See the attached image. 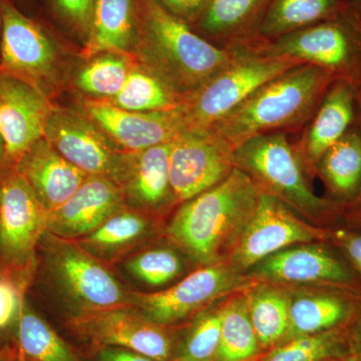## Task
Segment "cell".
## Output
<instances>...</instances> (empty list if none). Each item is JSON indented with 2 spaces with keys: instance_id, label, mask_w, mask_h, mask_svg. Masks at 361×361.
<instances>
[{
  "instance_id": "cell-1",
  "label": "cell",
  "mask_w": 361,
  "mask_h": 361,
  "mask_svg": "<svg viewBox=\"0 0 361 361\" xmlns=\"http://www.w3.org/2000/svg\"><path fill=\"white\" fill-rule=\"evenodd\" d=\"M137 61L184 102L231 65L237 47L211 44L158 0H137Z\"/></svg>"
},
{
  "instance_id": "cell-2",
  "label": "cell",
  "mask_w": 361,
  "mask_h": 361,
  "mask_svg": "<svg viewBox=\"0 0 361 361\" xmlns=\"http://www.w3.org/2000/svg\"><path fill=\"white\" fill-rule=\"evenodd\" d=\"M261 189L235 167L219 184L183 203L169 234L201 264H214L233 251L257 207Z\"/></svg>"
},
{
  "instance_id": "cell-3",
  "label": "cell",
  "mask_w": 361,
  "mask_h": 361,
  "mask_svg": "<svg viewBox=\"0 0 361 361\" xmlns=\"http://www.w3.org/2000/svg\"><path fill=\"white\" fill-rule=\"evenodd\" d=\"M334 78L318 66L300 63L262 85L211 129L236 148L256 135L295 125L314 110Z\"/></svg>"
},
{
  "instance_id": "cell-4",
  "label": "cell",
  "mask_w": 361,
  "mask_h": 361,
  "mask_svg": "<svg viewBox=\"0 0 361 361\" xmlns=\"http://www.w3.org/2000/svg\"><path fill=\"white\" fill-rule=\"evenodd\" d=\"M265 56L295 59L348 80L360 73L361 18L349 6L315 25L267 42L247 44Z\"/></svg>"
},
{
  "instance_id": "cell-5",
  "label": "cell",
  "mask_w": 361,
  "mask_h": 361,
  "mask_svg": "<svg viewBox=\"0 0 361 361\" xmlns=\"http://www.w3.org/2000/svg\"><path fill=\"white\" fill-rule=\"evenodd\" d=\"M235 47L231 65L180 104L186 130L211 129L262 85L302 63L258 54L248 44Z\"/></svg>"
},
{
  "instance_id": "cell-6",
  "label": "cell",
  "mask_w": 361,
  "mask_h": 361,
  "mask_svg": "<svg viewBox=\"0 0 361 361\" xmlns=\"http://www.w3.org/2000/svg\"><path fill=\"white\" fill-rule=\"evenodd\" d=\"M235 167L250 176L259 188L290 208L314 216L327 210L304 178L300 163L286 135L267 133L256 135L234 148Z\"/></svg>"
},
{
  "instance_id": "cell-7",
  "label": "cell",
  "mask_w": 361,
  "mask_h": 361,
  "mask_svg": "<svg viewBox=\"0 0 361 361\" xmlns=\"http://www.w3.org/2000/svg\"><path fill=\"white\" fill-rule=\"evenodd\" d=\"M44 139L85 174L122 184L130 153L116 146L84 113L54 108Z\"/></svg>"
},
{
  "instance_id": "cell-8",
  "label": "cell",
  "mask_w": 361,
  "mask_h": 361,
  "mask_svg": "<svg viewBox=\"0 0 361 361\" xmlns=\"http://www.w3.org/2000/svg\"><path fill=\"white\" fill-rule=\"evenodd\" d=\"M234 148L212 129L184 130L171 142L170 182L174 200L186 202L231 174Z\"/></svg>"
},
{
  "instance_id": "cell-9",
  "label": "cell",
  "mask_w": 361,
  "mask_h": 361,
  "mask_svg": "<svg viewBox=\"0 0 361 361\" xmlns=\"http://www.w3.org/2000/svg\"><path fill=\"white\" fill-rule=\"evenodd\" d=\"M71 326L99 348L130 349L155 360L173 361L174 338L166 326L128 306L82 310L71 319Z\"/></svg>"
},
{
  "instance_id": "cell-10",
  "label": "cell",
  "mask_w": 361,
  "mask_h": 361,
  "mask_svg": "<svg viewBox=\"0 0 361 361\" xmlns=\"http://www.w3.org/2000/svg\"><path fill=\"white\" fill-rule=\"evenodd\" d=\"M290 207L261 190L255 212L231 253V265L240 272L272 254L298 243L324 238L322 230L299 219Z\"/></svg>"
},
{
  "instance_id": "cell-11",
  "label": "cell",
  "mask_w": 361,
  "mask_h": 361,
  "mask_svg": "<svg viewBox=\"0 0 361 361\" xmlns=\"http://www.w3.org/2000/svg\"><path fill=\"white\" fill-rule=\"evenodd\" d=\"M246 284L241 272L232 265H207L167 290L134 294L132 304L151 322L168 326Z\"/></svg>"
},
{
  "instance_id": "cell-12",
  "label": "cell",
  "mask_w": 361,
  "mask_h": 361,
  "mask_svg": "<svg viewBox=\"0 0 361 361\" xmlns=\"http://www.w3.org/2000/svg\"><path fill=\"white\" fill-rule=\"evenodd\" d=\"M84 114L128 153L172 141L186 130L179 108L171 111H134L101 99H85Z\"/></svg>"
},
{
  "instance_id": "cell-13",
  "label": "cell",
  "mask_w": 361,
  "mask_h": 361,
  "mask_svg": "<svg viewBox=\"0 0 361 361\" xmlns=\"http://www.w3.org/2000/svg\"><path fill=\"white\" fill-rule=\"evenodd\" d=\"M1 18L0 54L7 73L37 87L54 82L58 54L44 30L11 4L2 6Z\"/></svg>"
},
{
  "instance_id": "cell-14",
  "label": "cell",
  "mask_w": 361,
  "mask_h": 361,
  "mask_svg": "<svg viewBox=\"0 0 361 361\" xmlns=\"http://www.w3.org/2000/svg\"><path fill=\"white\" fill-rule=\"evenodd\" d=\"M54 106L44 92L13 75H0V135L11 159H23L44 137Z\"/></svg>"
},
{
  "instance_id": "cell-15",
  "label": "cell",
  "mask_w": 361,
  "mask_h": 361,
  "mask_svg": "<svg viewBox=\"0 0 361 361\" xmlns=\"http://www.w3.org/2000/svg\"><path fill=\"white\" fill-rule=\"evenodd\" d=\"M51 266L66 290L82 304V310L129 306L132 297L110 271L84 251L68 244L54 247Z\"/></svg>"
},
{
  "instance_id": "cell-16",
  "label": "cell",
  "mask_w": 361,
  "mask_h": 361,
  "mask_svg": "<svg viewBox=\"0 0 361 361\" xmlns=\"http://www.w3.org/2000/svg\"><path fill=\"white\" fill-rule=\"evenodd\" d=\"M47 224V211L23 176L0 187V249L13 258L30 255Z\"/></svg>"
},
{
  "instance_id": "cell-17",
  "label": "cell",
  "mask_w": 361,
  "mask_h": 361,
  "mask_svg": "<svg viewBox=\"0 0 361 361\" xmlns=\"http://www.w3.org/2000/svg\"><path fill=\"white\" fill-rule=\"evenodd\" d=\"M254 277L278 283L348 286L355 281L348 266L319 245L290 246L251 268Z\"/></svg>"
},
{
  "instance_id": "cell-18",
  "label": "cell",
  "mask_w": 361,
  "mask_h": 361,
  "mask_svg": "<svg viewBox=\"0 0 361 361\" xmlns=\"http://www.w3.org/2000/svg\"><path fill=\"white\" fill-rule=\"evenodd\" d=\"M122 187L109 178L89 176L75 194L47 213V227L61 237L90 234L122 208Z\"/></svg>"
},
{
  "instance_id": "cell-19",
  "label": "cell",
  "mask_w": 361,
  "mask_h": 361,
  "mask_svg": "<svg viewBox=\"0 0 361 361\" xmlns=\"http://www.w3.org/2000/svg\"><path fill=\"white\" fill-rule=\"evenodd\" d=\"M21 161L23 177L47 213L65 204L89 177L63 158L44 137L25 154Z\"/></svg>"
},
{
  "instance_id": "cell-20",
  "label": "cell",
  "mask_w": 361,
  "mask_h": 361,
  "mask_svg": "<svg viewBox=\"0 0 361 361\" xmlns=\"http://www.w3.org/2000/svg\"><path fill=\"white\" fill-rule=\"evenodd\" d=\"M82 56L103 52L133 54L137 40L135 0H96Z\"/></svg>"
},
{
  "instance_id": "cell-21",
  "label": "cell",
  "mask_w": 361,
  "mask_h": 361,
  "mask_svg": "<svg viewBox=\"0 0 361 361\" xmlns=\"http://www.w3.org/2000/svg\"><path fill=\"white\" fill-rule=\"evenodd\" d=\"M171 142L130 153L121 187L135 205L159 208L174 200L170 182Z\"/></svg>"
},
{
  "instance_id": "cell-22",
  "label": "cell",
  "mask_w": 361,
  "mask_h": 361,
  "mask_svg": "<svg viewBox=\"0 0 361 361\" xmlns=\"http://www.w3.org/2000/svg\"><path fill=\"white\" fill-rule=\"evenodd\" d=\"M271 0H211L195 21L212 39L235 45L254 42Z\"/></svg>"
},
{
  "instance_id": "cell-23",
  "label": "cell",
  "mask_w": 361,
  "mask_h": 361,
  "mask_svg": "<svg viewBox=\"0 0 361 361\" xmlns=\"http://www.w3.org/2000/svg\"><path fill=\"white\" fill-rule=\"evenodd\" d=\"M324 96L303 142L306 158L315 165L348 132L355 115V87L348 80H338Z\"/></svg>"
},
{
  "instance_id": "cell-24",
  "label": "cell",
  "mask_w": 361,
  "mask_h": 361,
  "mask_svg": "<svg viewBox=\"0 0 361 361\" xmlns=\"http://www.w3.org/2000/svg\"><path fill=\"white\" fill-rule=\"evenodd\" d=\"M353 312V303L339 294H298L290 298L288 329L282 343L296 337L338 329L342 323L348 322Z\"/></svg>"
},
{
  "instance_id": "cell-25",
  "label": "cell",
  "mask_w": 361,
  "mask_h": 361,
  "mask_svg": "<svg viewBox=\"0 0 361 361\" xmlns=\"http://www.w3.org/2000/svg\"><path fill=\"white\" fill-rule=\"evenodd\" d=\"M348 0H271L254 42H267L336 16Z\"/></svg>"
},
{
  "instance_id": "cell-26",
  "label": "cell",
  "mask_w": 361,
  "mask_h": 361,
  "mask_svg": "<svg viewBox=\"0 0 361 361\" xmlns=\"http://www.w3.org/2000/svg\"><path fill=\"white\" fill-rule=\"evenodd\" d=\"M320 175L336 196L351 199L361 190V133L349 130L317 161Z\"/></svg>"
},
{
  "instance_id": "cell-27",
  "label": "cell",
  "mask_w": 361,
  "mask_h": 361,
  "mask_svg": "<svg viewBox=\"0 0 361 361\" xmlns=\"http://www.w3.org/2000/svg\"><path fill=\"white\" fill-rule=\"evenodd\" d=\"M261 348L249 313L248 297L237 296L222 307V326L215 361H253Z\"/></svg>"
},
{
  "instance_id": "cell-28",
  "label": "cell",
  "mask_w": 361,
  "mask_h": 361,
  "mask_svg": "<svg viewBox=\"0 0 361 361\" xmlns=\"http://www.w3.org/2000/svg\"><path fill=\"white\" fill-rule=\"evenodd\" d=\"M106 102L134 111H171L182 104L179 97L139 61H135L121 92Z\"/></svg>"
},
{
  "instance_id": "cell-29",
  "label": "cell",
  "mask_w": 361,
  "mask_h": 361,
  "mask_svg": "<svg viewBox=\"0 0 361 361\" xmlns=\"http://www.w3.org/2000/svg\"><path fill=\"white\" fill-rule=\"evenodd\" d=\"M133 54L103 52L89 59L78 71L75 85L90 99L108 101L116 97L126 84L135 63Z\"/></svg>"
},
{
  "instance_id": "cell-30",
  "label": "cell",
  "mask_w": 361,
  "mask_h": 361,
  "mask_svg": "<svg viewBox=\"0 0 361 361\" xmlns=\"http://www.w3.org/2000/svg\"><path fill=\"white\" fill-rule=\"evenodd\" d=\"M247 297L252 325L261 349L282 343L288 329L289 296L275 287L261 286Z\"/></svg>"
},
{
  "instance_id": "cell-31",
  "label": "cell",
  "mask_w": 361,
  "mask_h": 361,
  "mask_svg": "<svg viewBox=\"0 0 361 361\" xmlns=\"http://www.w3.org/2000/svg\"><path fill=\"white\" fill-rule=\"evenodd\" d=\"M18 341L20 350L33 361H80L47 323L28 310L20 315Z\"/></svg>"
},
{
  "instance_id": "cell-32",
  "label": "cell",
  "mask_w": 361,
  "mask_h": 361,
  "mask_svg": "<svg viewBox=\"0 0 361 361\" xmlns=\"http://www.w3.org/2000/svg\"><path fill=\"white\" fill-rule=\"evenodd\" d=\"M343 345V334L338 327L284 342L262 361H327L341 355Z\"/></svg>"
},
{
  "instance_id": "cell-33",
  "label": "cell",
  "mask_w": 361,
  "mask_h": 361,
  "mask_svg": "<svg viewBox=\"0 0 361 361\" xmlns=\"http://www.w3.org/2000/svg\"><path fill=\"white\" fill-rule=\"evenodd\" d=\"M222 326V307L197 320L174 361H215Z\"/></svg>"
},
{
  "instance_id": "cell-34",
  "label": "cell",
  "mask_w": 361,
  "mask_h": 361,
  "mask_svg": "<svg viewBox=\"0 0 361 361\" xmlns=\"http://www.w3.org/2000/svg\"><path fill=\"white\" fill-rule=\"evenodd\" d=\"M149 224L140 214L118 211L90 233L85 242L99 249H115L141 238Z\"/></svg>"
},
{
  "instance_id": "cell-35",
  "label": "cell",
  "mask_w": 361,
  "mask_h": 361,
  "mask_svg": "<svg viewBox=\"0 0 361 361\" xmlns=\"http://www.w3.org/2000/svg\"><path fill=\"white\" fill-rule=\"evenodd\" d=\"M127 267L145 283L161 286L180 274L182 263L175 252L156 249L144 252L133 258L128 262Z\"/></svg>"
},
{
  "instance_id": "cell-36",
  "label": "cell",
  "mask_w": 361,
  "mask_h": 361,
  "mask_svg": "<svg viewBox=\"0 0 361 361\" xmlns=\"http://www.w3.org/2000/svg\"><path fill=\"white\" fill-rule=\"evenodd\" d=\"M56 4L63 18L87 37L96 0H56Z\"/></svg>"
},
{
  "instance_id": "cell-37",
  "label": "cell",
  "mask_w": 361,
  "mask_h": 361,
  "mask_svg": "<svg viewBox=\"0 0 361 361\" xmlns=\"http://www.w3.org/2000/svg\"><path fill=\"white\" fill-rule=\"evenodd\" d=\"M18 312V292L11 282L0 278V329L9 326Z\"/></svg>"
},
{
  "instance_id": "cell-38",
  "label": "cell",
  "mask_w": 361,
  "mask_h": 361,
  "mask_svg": "<svg viewBox=\"0 0 361 361\" xmlns=\"http://www.w3.org/2000/svg\"><path fill=\"white\" fill-rule=\"evenodd\" d=\"M170 13L186 23H195L211 0H158Z\"/></svg>"
},
{
  "instance_id": "cell-39",
  "label": "cell",
  "mask_w": 361,
  "mask_h": 361,
  "mask_svg": "<svg viewBox=\"0 0 361 361\" xmlns=\"http://www.w3.org/2000/svg\"><path fill=\"white\" fill-rule=\"evenodd\" d=\"M99 361H158L130 349L103 348L99 353Z\"/></svg>"
},
{
  "instance_id": "cell-40",
  "label": "cell",
  "mask_w": 361,
  "mask_h": 361,
  "mask_svg": "<svg viewBox=\"0 0 361 361\" xmlns=\"http://www.w3.org/2000/svg\"><path fill=\"white\" fill-rule=\"evenodd\" d=\"M338 237L349 258L361 273V235L348 234L344 232L339 234Z\"/></svg>"
},
{
  "instance_id": "cell-41",
  "label": "cell",
  "mask_w": 361,
  "mask_h": 361,
  "mask_svg": "<svg viewBox=\"0 0 361 361\" xmlns=\"http://www.w3.org/2000/svg\"><path fill=\"white\" fill-rule=\"evenodd\" d=\"M18 360V353H13L9 349L0 351V361H16Z\"/></svg>"
},
{
  "instance_id": "cell-42",
  "label": "cell",
  "mask_w": 361,
  "mask_h": 361,
  "mask_svg": "<svg viewBox=\"0 0 361 361\" xmlns=\"http://www.w3.org/2000/svg\"><path fill=\"white\" fill-rule=\"evenodd\" d=\"M348 4L361 18V0H348Z\"/></svg>"
},
{
  "instance_id": "cell-43",
  "label": "cell",
  "mask_w": 361,
  "mask_h": 361,
  "mask_svg": "<svg viewBox=\"0 0 361 361\" xmlns=\"http://www.w3.org/2000/svg\"><path fill=\"white\" fill-rule=\"evenodd\" d=\"M356 344H357L358 351H360V361H361V325L357 329V331H356Z\"/></svg>"
},
{
  "instance_id": "cell-44",
  "label": "cell",
  "mask_w": 361,
  "mask_h": 361,
  "mask_svg": "<svg viewBox=\"0 0 361 361\" xmlns=\"http://www.w3.org/2000/svg\"><path fill=\"white\" fill-rule=\"evenodd\" d=\"M16 361H33V360H30V357H27V356H26L25 355V353H23V351L20 350V348H18V360H16Z\"/></svg>"
},
{
  "instance_id": "cell-45",
  "label": "cell",
  "mask_w": 361,
  "mask_h": 361,
  "mask_svg": "<svg viewBox=\"0 0 361 361\" xmlns=\"http://www.w3.org/2000/svg\"><path fill=\"white\" fill-rule=\"evenodd\" d=\"M345 361H360L358 356H349L348 358H346Z\"/></svg>"
},
{
  "instance_id": "cell-46",
  "label": "cell",
  "mask_w": 361,
  "mask_h": 361,
  "mask_svg": "<svg viewBox=\"0 0 361 361\" xmlns=\"http://www.w3.org/2000/svg\"><path fill=\"white\" fill-rule=\"evenodd\" d=\"M2 149H4V141H2L1 135H0V154H1Z\"/></svg>"
},
{
  "instance_id": "cell-47",
  "label": "cell",
  "mask_w": 361,
  "mask_h": 361,
  "mask_svg": "<svg viewBox=\"0 0 361 361\" xmlns=\"http://www.w3.org/2000/svg\"><path fill=\"white\" fill-rule=\"evenodd\" d=\"M358 104H360V120H361V94H360V97H358ZM360 199H361V190H360Z\"/></svg>"
},
{
  "instance_id": "cell-48",
  "label": "cell",
  "mask_w": 361,
  "mask_h": 361,
  "mask_svg": "<svg viewBox=\"0 0 361 361\" xmlns=\"http://www.w3.org/2000/svg\"><path fill=\"white\" fill-rule=\"evenodd\" d=\"M253 361H257V360H253Z\"/></svg>"
}]
</instances>
